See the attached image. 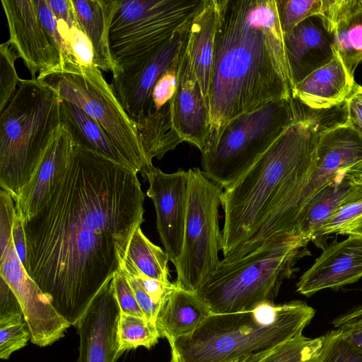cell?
Masks as SVG:
<instances>
[{"mask_svg":"<svg viewBox=\"0 0 362 362\" xmlns=\"http://www.w3.org/2000/svg\"><path fill=\"white\" fill-rule=\"evenodd\" d=\"M144 199L136 173L76 144L53 189L23 220L25 269L71 325L118 271L144 221Z\"/></svg>","mask_w":362,"mask_h":362,"instance_id":"1","label":"cell"},{"mask_svg":"<svg viewBox=\"0 0 362 362\" xmlns=\"http://www.w3.org/2000/svg\"><path fill=\"white\" fill-rule=\"evenodd\" d=\"M294 88L276 0H221L209 93L211 133L268 103L293 98Z\"/></svg>","mask_w":362,"mask_h":362,"instance_id":"2","label":"cell"},{"mask_svg":"<svg viewBox=\"0 0 362 362\" xmlns=\"http://www.w3.org/2000/svg\"><path fill=\"white\" fill-rule=\"evenodd\" d=\"M317 118L301 114L221 195L223 258L249 241L277 202L313 169Z\"/></svg>","mask_w":362,"mask_h":362,"instance_id":"3","label":"cell"},{"mask_svg":"<svg viewBox=\"0 0 362 362\" xmlns=\"http://www.w3.org/2000/svg\"><path fill=\"white\" fill-rule=\"evenodd\" d=\"M315 310L306 303L265 302L253 309L212 313L193 332L170 342V362H224L273 349L303 334Z\"/></svg>","mask_w":362,"mask_h":362,"instance_id":"4","label":"cell"},{"mask_svg":"<svg viewBox=\"0 0 362 362\" xmlns=\"http://www.w3.org/2000/svg\"><path fill=\"white\" fill-rule=\"evenodd\" d=\"M308 243L298 235H275L242 257L221 259L195 292L215 314L274 302L283 282L298 271L296 263L310 255Z\"/></svg>","mask_w":362,"mask_h":362,"instance_id":"5","label":"cell"},{"mask_svg":"<svg viewBox=\"0 0 362 362\" xmlns=\"http://www.w3.org/2000/svg\"><path fill=\"white\" fill-rule=\"evenodd\" d=\"M0 113V186L15 202L62 126L61 98L41 79H21Z\"/></svg>","mask_w":362,"mask_h":362,"instance_id":"6","label":"cell"},{"mask_svg":"<svg viewBox=\"0 0 362 362\" xmlns=\"http://www.w3.org/2000/svg\"><path fill=\"white\" fill-rule=\"evenodd\" d=\"M295 100L268 103L212 132L202 153L203 173L223 189L234 183L300 116Z\"/></svg>","mask_w":362,"mask_h":362,"instance_id":"7","label":"cell"},{"mask_svg":"<svg viewBox=\"0 0 362 362\" xmlns=\"http://www.w3.org/2000/svg\"><path fill=\"white\" fill-rule=\"evenodd\" d=\"M60 98L82 109L95 119L127 160L131 170L144 177L153 166L146 157L136 122L127 113L101 70L95 64L42 78Z\"/></svg>","mask_w":362,"mask_h":362,"instance_id":"8","label":"cell"},{"mask_svg":"<svg viewBox=\"0 0 362 362\" xmlns=\"http://www.w3.org/2000/svg\"><path fill=\"white\" fill-rule=\"evenodd\" d=\"M202 0H118L109 30L110 48L120 66L147 57L187 25Z\"/></svg>","mask_w":362,"mask_h":362,"instance_id":"9","label":"cell"},{"mask_svg":"<svg viewBox=\"0 0 362 362\" xmlns=\"http://www.w3.org/2000/svg\"><path fill=\"white\" fill-rule=\"evenodd\" d=\"M187 205L183 244L175 265L177 286L196 291L216 270L222 232L219 208L223 187L198 168L187 170Z\"/></svg>","mask_w":362,"mask_h":362,"instance_id":"10","label":"cell"},{"mask_svg":"<svg viewBox=\"0 0 362 362\" xmlns=\"http://www.w3.org/2000/svg\"><path fill=\"white\" fill-rule=\"evenodd\" d=\"M362 160V144L350 132L329 128L318 135L315 165L274 206L249 240L257 247L277 234H291L296 218L305 204L338 174Z\"/></svg>","mask_w":362,"mask_h":362,"instance_id":"11","label":"cell"},{"mask_svg":"<svg viewBox=\"0 0 362 362\" xmlns=\"http://www.w3.org/2000/svg\"><path fill=\"white\" fill-rule=\"evenodd\" d=\"M0 276L21 305L31 342L40 347L52 344L64 336L71 324L28 274L16 252L12 233H0Z\"/></svg>","mask_w":362,"mask_h":362,"instance_id":"12","label":"cell"},{"mask_svg":"<svg viewBox=\"0 0 362 362\" xmlns=\"http://www.w3.org/2000/svg\"><path fill=\"white\" fill-rule=\"evenodd\" d=\"M8 28V44L21 58L32 78L63 72L61 54L40 21L35 0L1 1Z\"/></svg>","mask_w":362,"mask_h":362,"instance_id":"13","label":"cell"},{"mask_svg":"<svg viewBox=\"0 0 362 362\" xmlns=\"http://www.w3.org/2000/svg\"><path fill=\"white\" fill-rule=\"evenodd\" d=\"M192 21V20H191ZM190 22L178 30L154 53L120 66L110 86L129 117L135 122L147 111L153 87L179 58Z\"/></svg>","mask_w":362,"mask_h":362,"instance_id":"14","label":"cell"},{"mask_svg":"<svg viewBox=\"0 0 362 362\" xmlns=\"http://www.w3.org/2000/svg\"><path fill=\"white\" fill-rule=\"evenodd\" d=\"M144 179L149 183L146 195L153 202L156 227L169 261L174 265L180 256L185 227L188 173L182 169L165 173L153 165Z\"/></svg>","mask_w":362,"mask_h":362,"instance_id":"15","label":"cell"},{"mask_svg":"<svg viewBox=\"0 0 362 362\" xmlns=\"http://www.w3.org/2000/svg\"><path fill=\"white\" fill-rule=\"evenodd\" d=\"M188 35V34H187ZM186 37L179 57L175 93L170 103L173 127L183 141L204 153L211 134L209 105L194 71Z\"/></svg>","mask_w":362,"mask_h":362,"instance_id":"16","label":"cell"},{"mask_svg":"<svg viewBox=\"0 0 362 362\" xmlns=\"http://www.w3.org/2000/svg\"><path fill=\"white\" fill-rule=\"evenodd\" d=\"M120 313L111 280L100 290L75 326L80 339L77 362H116L119 357Z\"/></svg>","mask_w":362,"mask_h":362,"instance_id":"17","label":"cell"},{"mask_svg":"<svg viewBox=\"0 0 362 362\" xmlns=\"http://www.w3.org/2000/svg\"><path fill=\"white\" fill-rule=\"evenodd\" d=\"M362 277V235H349L327 245L296 284L305 296L327 289H337Z\"/></svg>","mask_w":362,"mask_h":362,"instance_id":"18","label":"cell"},{"mask_svg":"<svg viewBox=\"0 0 362 362\" xmlns=\"http://www.w3.org/2000/svg\"><path fill=\"white\" fill-rule=\"evenodd\" d=\"M76 144L65 124L62 126L28 185L14 202L22 220L32 217L53 189L69 162Z\"/></svg>","mask_w":362,"mask_h":362,"instance_id":"19","label":"cell"},{"mask_svg":"<svg viewBox=\"0 0 362 362\" xmlns=\"http://www.w3.org/2000/svg\"><path fill=\"white\" fill-rule=\"evenodd\" d=\"M284 40L294 85L335 56L332 37L319 16L300 23L284 35Z\"/></svg>","mask_w":362,"mask_h":362,"instance_id":"20","label":"cell"},{"mask_svg":"<svg viewBox=\"0 0 362 362\" xmlns=\"http://www.w3.org/2000/svg\"><path fill=\"white\" fill-rule=\"evenodd\" d=\"M319 16L332 37L335 54L354 78L362 62V0H322Z\"/></svg>","mask_w":362,"mask_h":362,"instance_id":"21","label":"cell"},{"mask_svg":"<svg viewBox=\"0 0 362 362\" xmlns=\"http://www.w3.org/2000/svg\"><path fill=\"white\" fill-rule=\"evenodd\" d=\"M221 10V0H202L190 21L187 40L190 61L208 103Z\"/></svg>","mask_w":362,"mask_h":362,"instance_id":"22","label":"cell"},{"mask_svg":"<svg viewBox=\"0 0 362 362\" xmlns=\"http://www.w3.org/2000/svg\"><path fill=\"white\" fill-rule=\"evenodd\" d=\"M355 85L354 78L335 54L328 64L295 85L293 99L311 109H329L345 103Z\"/></svg>","mask_w":362,"mask_h":362,"instance_id":"23","label":"cell"},{"mask_svg":"<svg viewBox=\"0 0 362 362\" xmlns=\"http://www.w3.org/2000/svg\"><path fill=\"white\" fill-rule=\"evenodd\" d=\"M211 314L195 291L177 287L160 303L155 325L168 342L193 332Z\"/></svg>","mask_w":362,"mask_h":362,"instance_id":"24","label":"cell"},{"mask_svg":"<svg viewBox=\"0 0 362 362\" xmlns=\"http://www.w3.org/2000/svg\"><path fill=\"white\" fill-rule=\"evenodd\" d=\"M71 1L78 21L92 44L95 65L115 75L120 67L110 51L109 30L118 0Z\"/></svg>","mask_w":362,"mask_h":362,"instance_id":"25","label":"cell"},{"mask_svg":"<svg viewBox=\"0 0 362 362\" xmlns=\"http://www.w3.org/2000/svg\"><path fill=\"white\" fill-rule=\"evenodd\" d=\"M61 119L77 146L94 151L131 170L127 160L100 125L77 105L62 98Z\"/></svg>","mask_w":362,"mask_h":362,"instance_id":"26","label":"cell"},{"mask_svg":"<svg viewBox=\"0 0 362 362\" xmlns=\"http://www.w3.org/2000/svg\"><path fill=\"white\" fill-rule=\"evenodd\" d=\"M354 183L346 178L344 171L320 190L302 209L295 222L291 234L307 242L333 214L349 194Z\"/></svg>","mask_w":362,"mask_h":362,"instance_id":"27","label":"cell"},{"mask_svg":"<svg viewBox=\"0 0 362 362\" xmlns=\"http://www.w3.org/2000/svg\"><path fill=\"white\" fill-rule=\"evenodd\" d=\"M124 256L144 276L170 283L168 256L144 234L141 226L132 233Z\"/></svg>","mask_w":362,"mask_h":362,"instance_id":"28","label":"cell"},{"mask_svg":"<svg viewBox=\"0 0 362 362\" xmlns=\"http://www.w3.org/2000/svg\"><path fill=\"white\" fill-rule=\"evenodd\" d=\"M119 356L124 351L155 346L160 338L155 325L146 318L120 313L118 322Z\"/></svg>","mask_w":362,"mask_h":362,"instance_id":"29","label":"cell"},{"mask_svg":"<svg viewBox=\"0 0 362 362\" xmlns=\"http://www.w3.org/2000/svg\"><path fill=\"white\" fill-rule=\"evenodd\" d=\"M362 216V185L354 184L333 214L315 233L312 242L320 248L324 249L325 237L337 233L350 222Z\"/></svg>","mask_w":362,"mask_h":362,"instance_id":"30","label":"cell"},{"mask_svg":"<svg viewBox=\"0 0 362 362\" xmlns=\"http://www.w3.org/2000/svg\"><path fill=\"white\" fill-rule=\"evenodd\" d=\"M322 345V336L301 334L278 346L259 362H317Z\"/></svg>","mask_w":362,"mask_h":362,"instance_id":"31","label":"cell"},{"mask_svg":"<svg viewBox=\"0 0 362 362\" xmlns=\"http://www.w3.org/2000/svg\"><path fill=\"white\" fill-rule=\"evenodd\" d=\"M317 362H362V349L346 339L338 329L322 336Z\"/></svg>","mask_w":362,"mask_h":362,"instance_id":"32","label":"cell"},{"mask_svg":"<svg viewBox=\"0 0 362 362\" xmlns=\"http://www.w3.org/2000/svg\"><path fill=\"white\" fill-rule=\"evenodd\" d=\"M276 8L280 26L285 35L307 18L320 16L322 0H276Z\"/></svg>","mask_w":362,"mask_h":362,"instance_id":"33","label":"cell"},{"mask_svg":"<svg viewBox=\"0 0 362 362\" xmlns=\"http://www.w3.org/2000/svg\"><path fill=\"white\" fill-rule=\"evenodd\" d=\"M35 1L40 21L61 54L64 66L63 72H67L78 67V65L71 47L66 43L58 30L57 21L47 0Z\"/></svg>","mask_w":362,"mask_h":362,"instance_id":"34","label":"cell"},{"mask_svg":"<svg viewBox=\"0 0 362 362\" xmlns=\"http://www.w3.org/2000/svg\"><path fill=\"white\" fill-rule=\"evenodd\" d=\"M18 54L7 42L0 45V112L9 102L19 84L15 61Z\"/></svg>","mask_w":362,"mask_h":362,"instance_id":"35","label":"cell"},{"mask_svg":"<svg viewBox=\"0 0 362 362\" xmlns=\"http://www.w3.org/2000/svg\"><path fill=\"white\" fill-rule=\"evenodd\" d=\"M178 66L179 58L158 78L153 87L148 108L143 116L157 113L170 105L177 87Z\"/></svg>","mask_w":362,"mask_h":362,"instance_id":"36","label":"cell"},{"mask_svg":"<svg viewBox=\"0 0 362 362\" xmlns=\"http://www.w3.org/2000/svg\"><path fill=\"white\" fill-rule=\"evenodd\" d=\"M31 334L25 320L0 326V358L8 359L11 355L25 346Z\"/></svg>","mask_w":362,"mask_h":362,"instance_id":"37","label":"cell"},{"mask_svg":"<svg viewBox=\"0 0 362 362\" xmlns=\"http://www.w3.org/2000/svg\"><path fill=\"white\" fill-rule=\"evenodd\" d=\"M112 285L121 313L145 317L127 277L119 270L115 274Z\"/></svg>","mask_w":362,"mask_h":362,"instance_id":"38","label":"cell"},{"mask_svg":"<svg viewBox=\"0 0 362 362\" xmlns=\"http://www.w3.org/2000/svg\"><path fill=\"white\" fill-rule=\"evenodd\" d=\"M70 46L78 66H90L94 64L92 44L81 27L78 19L71 26Z\"/></svg>","mask_w":362,"mask_h":362,"instance_id":"39","label":"cell"},{"mask_svg":"<svg viewBox=\"0 0 362 362\" xmlns=\"http://www.w3.org/2000/svg\"><path fill=\"white\" fill-rule=\"evenodd\" d=\"M25 320L21 305L6 281L0 279V326Z\"/></svg>","mask_w":362,"mask_h":362,"instance_id":"40","label":"cell"},{"mask_svg":"<svg viewBox=\"0 0 362 362\" xmlns=\"http://www.w3.org/2000/svg\"><path fill=\"white\" fill-rule=\"evenodd\" d=\"M346 121L362 137V86L357 84L345 101Z\"/></svg>","mask_w":362,"mask_h":362,"instance_id":"41","label":"cell"},{"mask_svg":"<svg viewBox=\"0 0 362 362\" xmlns=\"http://www.w3.org/2000/svg\"><path fill=\"white\" fill-rule=\"evenodd\" d=\"M123 274L127 277L132 288L137 303L141 310L144 316L148 320L155 324L160 304L153 300V299L147 293V292L133 276L127 274Z\"/></svg>","mask_w":362,"mask_h":362,"instance_id":"42","label":"cell"},{"mask_svg":"<svg viewBox=\"0 0 362 362\" xmlns=\"http://www.w3.org/2000/svg\"><path fill=\"white\" fill-rule=\"evenodd\" d=\"M332 325L346 339L362 349V315Z\"/></svg>","mask_w":362,"mask_h":362,"instance_id":"43","label":"cell"},{"mask_svg":"<svg viewBox=\"0 0 362 362\" xmlns=\"http://www.w3.org/2000/svg\"><path fill=\"white\" fill-rule=\"evenodd\" d=\"M12 238L16 252L21 262L25 267L26 262L25 234L24 231L23 220L17 214L15 216L13 224Z\"/></svg>","mask_w":362,"mask_h":362,"instance_id":"44","label":"cell"},{"mask_svg":"<svg viewBox=\"0 0 362 362\" xmlns=\"http://www.w3.org/2000/svg\"><path fill=\"white\" fill-rule=\"evenodd\" d=\"M344 173L354 184L362 185V160L344 170Z\"/></svg>","mask_w":362,"mask_h":362,"instance_id":"45","label":"cell"},{"mask_svg":"<svg viewBox=\"0 0 362 362\" xmlns=\"http://www.w3.org/2000/svg\"><path fill=\"white\" fill-rule=\"evenodd\" d=\"M339 234L362 235V216L345 226Z\"/></svg>","mask_w":362,"mask_h":362,"instance_id":"46","label":"cell"},{"mask_svg":"<svg viewBox=\"0 0 362 362\" xmlns=\"http://www.w3.org/2000/svg\"><path fill=\"white\" fill-rule=\"evenodd\" d=\"M274 349L266 351L236 357L224 362H259L262 358L269 354Z\"/></svg>","mask_w":362,"mask_h":362,"instance_id":"47","label":"cell"}]
</instances>
